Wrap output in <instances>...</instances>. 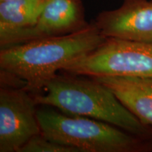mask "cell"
Returning a JSON list of instances; mask_svg holds the SVG:
<instances>
[{
  "label": "cell",
  "instance_id": "8992f818",
  "mask_svg": "<svg viewBox=\"0 0 152 152\" xmlns=\"http://www.w3.org/2000/svg\"><path fill=\"white\" fill-rule=\"evenodd\" d=\"M81 0H47L36 23L0 38V47L68 35L88 26Z\"/></svg>",
  "mask_w": 152,
  "mask_h": 152
},
{
  "label": "cell",
  "instance_id": "8fae6325",
  "mask_svg": "<svg viewBox=\"0 0 152 152\" xmlns=\"http://www.w3.org/2000/svg\"><path fill=\"white\" fill-rule=\"evenodd\" d=\"M11 1V0H0V1Z\"/></svg>",
  "mask_w": 152,
  "mask_h": 152
},
{
  "label": "cell",
  "instance_id": "52a82bcc",
  "mask_svg": "<svg viewBox=\"0 0 152 152\" xmlns=\"http://www.w3.org/2000/svg\"><path fill=\"white\" fill-rule=\"evenodd\" d=\"M94 23L106 38L152 42V0H124L119 8L100 13Z\"/></svg>",
  "mask_w": 152,
  "mask_h": 152
},
{
  "label": "cell",
  "instance_id": "5b68a950",
  "mask_svg": "<svg viewBox=\"0 0 152 152\" xmlns=\"http://www.w3.org/2000/svg\"><path fill=\"white\" fill-rule=\"evenodd\" d=\"M33 95L23 86L1 83L0 152H19L36 134L42 133Z\"/></svg>",
  "mask_w": 152,
  "mask_h": 152
},
{
  "label": "cell",
  "instance_id": "9c48e42d",
  "mask_svg": "<svg viewBox=\"0 0 152 152\" xmlns=\"http://www.w3.org/2000/svg\"><path fill=\"white\" fill-rule=\"evenodd\" d=\"M47 0L0 1V38L33 26Z\"/></svg>",
  "mask_w": 152,
  "mask_h": 152
},
{
  "label": "cell",
  "instance_id": "277c9868",
  "mask_svg": "<svg viewBox=\"0 0 152 152\" xmlns=\"http://www.w3.org/2000/svg\"><path fill=\"white\" fill-rule=\"evenodd\" d=\"M62 71L88 77H152V42L106 38L92 52L68 63Z\"/></svg>",
  "mask_w": 152,
  "mask_h": 152
},
{
  "label": "cell",
  "instance_id": "6da1fadb",
  "mask_svg": "<svg viewBox=\"0 0 152 152\" xmlns=\"http://www.w3.org/2000/svg\"><path fill=\"white\" fill-rule=\"evenodd\" d=\"M106 37L94 21L68 35L45 37L1 48V75L22 81L24 88L37 94L68 63L98 47Z\"/></svg>",
  "mask_w": 152,
  "mask_h": 152
},
{
  "label": "cell",
  "instance_id": "30bf717a",
  "mask_svg": "<svg viewBox=\"0 0 152 152\" xmlns=\"http://www.w3.org/2000/svg\"><path fill=\"white\" fill-rule=\"evenodd\" d=\"M19 152H80L76 148L56 143L42 133L36 134L20 148Z\"/></svg>",
  "mask_w": 152,
  "mask_h": 152
},
{
  "label": "cell",
  "instance_id": "3957f363",
  "mask_svg": "<svg viewBox=\"0 0 152 152\" xmlns=\"http://www.w3.org/2000/svg\"><path fill=\"white\" fill-rule=\"evenodd\" d=\"M42 134L80 152H140L152 150V141L140 138L109 123L70 115L50 108L37 110Z\"/></svg>",
  "mask_w": 152,
  "mask_h": 152
},
{
  "label": "cell",
  "instance_id": "7a4b0ae2",
  "mask_svg": "<svg viewBox=\"0 0 152 152\" xmlns=\"http://www.w3.org/2000/svg\"><path fill=\"white\" fill-rule=\"evenodd\" d=\"M64 72L47 83L45 94H33L37 105L103 121L152 141V127L141 122L107 87L93 77Z\"/></svg>",
  "mask_w": 152,
  "mask_h": 152
},
{
  "label": "cell",
  "instance_id": "ba28073f",
  "mask_svg": "<svg viewBox=\"0 0 152 152\" xmlns=\"http://www.w3.org/2000/svg\"><path fill=\"white\" fill-rule=\"evenodd\" d=\"M107 87L144 124L152 127V77H91Z\"/></svg>",
  "mask_w": 152,
  "mask_h": 152
}]
</instances>
